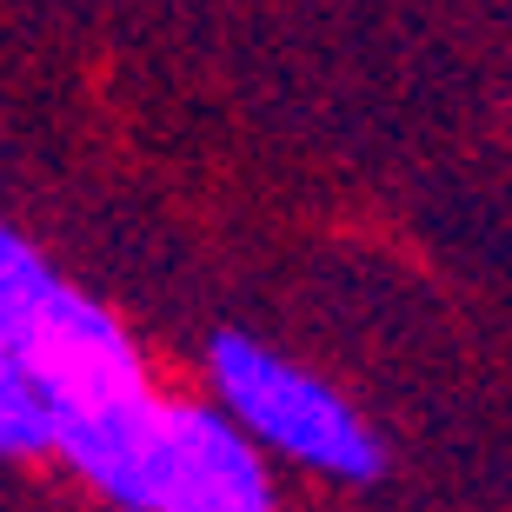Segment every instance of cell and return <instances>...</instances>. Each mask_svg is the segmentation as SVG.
Masks as SVG:
<instances>
[{"mask_svg": "<svg viewBox=\"0 0 512 512\" xmlns=\"http://www.w3.org/2000/svg\"><path fill=\"white\" fill-rule=\"evenodd\" d=\"M54 446L127 512H280L266 459L213 406L133 393L60 419Z\"/></svg>", "mask_w": 512, "mask_h": 512, "instance_id": "obj_1", "label": "cell"}, {"mask_svg": "<svg viewBox=\"0 0 512 512\" xmlns=\"http://www.w3.org/2000/svg\"><path fill=\"white\" fill-rule=\"evenodd\" d=\"M207 373L220 386V399H227V413L253 439H266L273 453L300 459L306 473L346 479V486H373L386 473V446L360 419V406L340 399L326 380H313L306 366L266 353L260 340L220 333L207 353Z\"/></svg>", "mask_w": 512, "mask_h": 512, "instance_id": "obj_2", "label": "cell"}, {"mask_svg": "<svg viewBox=\"0 0 512 512\" xmlns=\"http://www.w3.org/2000/svg\"><path fill=\"white\" fill-rule=\"evenodd\" d=\"M20 366L34 373V386L47 393L54 419L74 413H100L114 399L147 393V373H140V353L120 333V320L100 300L74 293V286H54L47 306L34 313V326L20 333Z\"/></svg>", "mask_w": 512, "mask_h": 512, "instance_id": "obj_3", "label": "cell"}, {"mask_svg": "<svg viewBox=\"0 0 512 512\" xmlns=\"http://www.w3.org/2000/svg\"><path fill=\"white\" fill-rule=\"evenodd\" d=\"M54 439H60V419L47 406V393L20 366V353L0 346V453H47Z\"/></svg>", "mask_w": 512, "mask_h": 512, "instance_id": "obj_5", "label": "cell"}, {"mask_svg": "<svg viewBox=\"0 0 512 512\" xmlns=\"http://www.w3.org/2000/svg\"><path fill=\"white\" fill-rule=\"evenodd\" d=\"M54 266L40 260L20 233H7L0 227V346L14 353L20 346V333L34 326V313L47 306V293H54Z\"/></svg>", "mask_w": 512, "mask_h": 512, "instance_id": "obj_4", "label": "cell"}]
</instances>
